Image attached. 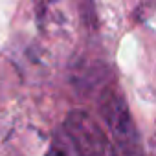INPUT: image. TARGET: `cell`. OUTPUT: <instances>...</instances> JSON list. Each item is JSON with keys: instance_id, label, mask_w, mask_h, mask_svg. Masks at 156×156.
Segmentation results:
<instances>
[{"instance_id": "1", "label": "cell", "mask_w": 156, "mask_h": 156, "mask_svg": "<svg viewBox=\"0 0 156 156\" xmlns=\"http://www.w3.org/2000/svg\"><path fill=\"white\" fill-rule=\"evenodd\" d=\"M98 107L107 130L112 134V140L119 149V156H145L140 130L132 119L123 94L118 88L108 87L103 90Z\"/></svg>"}, {"instance_id": "2", "label": "cell", "mask_w": 156, "mask_h": 156, "mask_svg": "<svg viewBox=\"0 0 156 156\" xmlns=\"http://www.w3.org/2000/svg\"><path fill=\"white\" fill-rule=\"evenodd\" d=\"M64 130L77 156H119L103 127L85 110L68 112Z\"/></svg>"}]
</instances>
